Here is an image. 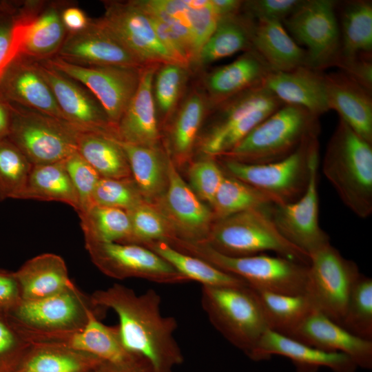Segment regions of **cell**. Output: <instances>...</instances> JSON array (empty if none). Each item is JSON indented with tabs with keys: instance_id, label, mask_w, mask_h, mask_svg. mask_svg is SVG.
<instances>
[{
	"instance_id": "obj_2",
	"label": "cell",
	"mask_w": 372,
	"mask_h": 372,
	"mask_svg": "<svg viewBox=\"0 0 372 372\" xmlns=\"http://www.w3.org/2000/svg\"><path fill=\"white\" fill-rule=\"evenodd\" d=\"M322 172L357 216L372 214V143L340 118L322 161Z\"/></svg>"
},
{
	"instance_id": "obj_1",
	"label": "cell",
	"mask_w": 372,
	"mask_h": 372,
	"mask_svg": "<svg viewBox=\"0 0 372 372\" xmlns=\"http://www.w3.org/2000/svg\"><path fill=\"white\" fill-rule=\"evenodd\" d=\"M90 296L95 305L116 313L123 347L151 372H173L183 362L184 356L174 337L177 322L173 317L162 315L161 298L155 290L138 295L116 283L95 291Z\"/></svg>"
},
{
	"instance_id": "obj_36",
	"label": "cell",
	"mask_w": 372,
	"mask_h": 372,
	"mask_svg": "<svg viewBox=\"0 0 372 372\" xmlns=\"http://www.w3.org/2000/svg\"><path fill=\"white\" fill-rule=\"evenodd\" d=\"M143 246L161 256L190 281L198 282L202 286L220 287L247 284L241 278L224 272L198 257L181 252L166 242L153 241Z\"/></svg>"
},
{
	"instance_id": "obj_9",
	"label": "cell",
	"mask_w": 372,
	"mask_h": 372,
	"mask_svg": "<svg viewBox=\"0 0 372 372\" xmlns=\"http://www.w3.org/2000/svg\"><path fill=\"white\" fill-rule=\"evenodd\" d=\"M10 105L11 122L7 138L32 165L63 161L77 152L79 131L68 122Z\"/></svg>"
},
{
	"instance_id": "obj_45",
	"label": "cell",
	"mask_w": 372,
	"mask_h": 372,
	"mask_svg": "<svg viewBox=\"0 0 372 372\" xmlns=\"http://www.w3.org/2000/svg\"><path fill=\"white\" fill-rule=\"evenodd\" d=\"M145 201L132 178L99 179L93 194L94 205L128 211Z\"/></svg>"
},
{
	"instance_id": "obj_48",
	"label": "cell",
	"mask_w": 372,
	"mask_h": 372,
	"mask_svg": "<svg viewBox=\"0 0 372 372\" xmlns=\"http://www.w3.org/2000/svg\"><path fill=\"white\" fill-rule=\"evenodd\" d=\"M187 1L189 28L196 60L201 48L214 31L220 17L211 0H187Z\"/></svg>"
},
{
	"instance_id": "obj_19",
	"label": "cell",
	"mask_w": 372,
	"mask_h": 372,
	"mask_svg": "<svg viewBox=\"0 0 372 372\" xmlns=\"http://www.w3.org/2000/svg\"><path fill=\"white\" fill-rule=\"evenodd\" d=\"M36 61L69 124L79 132H98L117 138L115 127L100 103L86 87L54 68L46 60Z\"/></svg>"
},
{
	"instance_id": "obj_30",
	"label": "cell",
	"mask_w": 372,
	"mask_h": 372,
	"mask_svg": "<svg viewBox=\"0 0 372 372\" xmlns=\"http://www.w3.org/2000/svg\"><path fill=\"white\" fill-rule=\"evenodd\" d=\"M120 141L132 178L144 200L155 203L165 193L168 183L169 153L158 146L134 145Z\"/></svg>"
},
{
	"instance_id": "obj_40",
	"label": "cell",
	"mask_w": 372,
	"mask_h": 372,
	"mask_svg": "<svg viewBox=\"0 0 372 372\" xmlns=\"http://www.w3.org/2000/svg\"><path fill=\"white\" fill-rule=\"evenodd\" d=\"M190 69L175 62L161 64L156 68L153 79V96L158 120L163 123L169 121L177 110Z\"/></svg>"
},
{
	"instance_id": "obj_28",
	"label": "cell",
	"mask_w": 372,
	"mask_h": 372,
	"mask_svg": "<svg viewBox=\"0 0 372 372\" xmlns=\"http://www.w3.org/2000/svg\"><path fill=\"white\" fill-rule=\"evenodd\" d=\"M251 48L271 71L288 72L309 67L306 50L296 42L280 21H254Z\"/></svg>"
},
{
	"instance_id": "obj_46",
	"label": "cell",
	"mask_w": 372,
	"mask_h": 372,
	"mask_svg": "<svg viewBox=\"0 0 372 372\" xmlns=\"http://www.w3.org/2000/svg\"><path fill=\"white\" fill-rule=\"evenodd\" d=\"M63 163L78 197L77 213H83L94 205L93 194L101 176L77 152Z\"/></svg>"
},
{
	"instance_id": "obj_39",
	"label": "cell",
	"mask_w": 372,
	"mask_h": 372,
	"mask_svg": "<svg viewBox=\"0 0 372 372\" xmlns=\"http://www.w3.org/2000/svg\"><path fill=\"white\" fill-rule=\"evenodd\" d=\"M274 205L265 194L234 177L225 174L212 202L215 220L252 209Z\"/></svg>"
},
{
	"instance_id": "obj_13",
	"label": "cell",
	"mask_w": 372,
	"mask_h": 372,
	"mask_svg": "<svg viewBox=\"0 0 372 372\" xmlns=\"http://www.w3.org/2000/svg\"><path fill=\"white\" fill-rule=\"evenodd\" d=\"M92 311L105 314L91 296L74 285L56 294L35 300H21L7 311L19 325L40 331H69L83 328Z\"/></svg>"
},
{
	"instance_id": "obj_20",
	"label": "cell",
	"mask_w": 372,
	"mask_h": 372,
	"mask_svg": "<svg viewBox=\"0 0 372 372\" xmlns=\"http://www.w3.org/2000/svg\"><path fill=\"white\" fill-rule=\"evenodd\" d=\"M0 96L10 104L66 121L36 59L18 54L8 63L0 75Z\"/></svg>"
},
{
	"instance_id": "obj_10",
	"label": "cell",
	"mask_w": 372,
	"mask_h": 372,
	"mask_svg": "<svg viewBox=\"0 0 372 372\" xmlns=\"http://www.w3.org/2000/svg\"><path fill=\"white\" fill-rule=\"evenodd\" d=\"M305 294L314 309L341 324L351 291L361 274L358 265L331 243L309 255Z\"/></svg>"
},
{
	"instance_id": "obj_27",
	"label": "cell",
	"mask_w": 372,
	"mask_h": 372,
	"mask_svg": "<svg viewBox=\"0 0 372 372\" xmlns=\"http://www.w3.org/2000/svg\"><path fill=\"white\" fill-rule=\"evenodd\" d=\"M263 85L283 104L302 107L318 117L330 110L322 71L307 66L271 71Z\"/></svg>"
},
{
	"instance_id": "obj_24",
	"label": "cell",
	"mask_w": 372,
	"mask_h": 372,
	"mask_svg": "<svg viewBox=\"0 0 372 372\" xmlns=\"http://www.w3.org/2000/svg\"><path fill=\"white\" fill-rule=\"evenodd\" d=\"M158 65L143 68L138 87L116 127L121 141L158 145L161 134L153 96V79Z\"/></svg>"
},
{
	"instance_id": "obj_29",
	"label": "cell",
	"mask_w": 372,
	"mask_h": 372,
	"mask_svg": "<svg viewBox=\"0 0 372 372\" xmlns=\"http://www.w3.org/2000/svg\"><path fill=\"white\" fill-rule=\"evenodd\" d=\"M14 273L20 288L21 300L48 297L74 285L69 278L64 260L51 253L29 259Z\"/></svg>"
},
{
	"instance_id": "obj_34",
	"label": "cell",
	"mask_w": 372,
	"mask_h": 372,
	"mask_svg": "<svg viewBox=\"0 0 372 372\" xmlns=\"http://www.w3.org/2000/svg\"><path fill=\"white\" fill-rule=\"evenodd\" d=\"M338 18L341 47L340 56L372 54V3L353 0L342 3Z\"/></svg>"
},
{
	"instance_id": "obj_15",
	"label": "cell",
	"mask_w": 372,
	"mask_h": 372,
	"mask_svg": "<svg viewBox=\"0 0 372 372\" xmlns=\"http://www.w3.org/2000/svg\"><path fill=\"white\" fill-rule=\"evenodd\" d=\"M318 165L319 143L311 152L309 181L303 194L294 202L270 207L280 233L309 256L330 243L329 236L319 224Z\"/></svg>"
},
{
	"instance_id": "obj_54",
	"label": "cell",
	"mask_w": 372,
	"mask_h": 372,
	"mask_svg": "<svg viewBox=\"0 0 372 372\" xmlns=\"http://www.w3.org/2000/svg\"><path fill=\"white\" fill-rule=\"evenodd\" d=\"M61 19L68 33H75L85 29L91 21L81 9L75 6L64 7Z\"/></svg>"
},
{
	"instance_id": "obj_52",
	"label": "cell",
	"mask_w": 372,
	"mask_h": 372,
	"mask_svg": "<svg viewBox=\"0 0 372 372\" xmlns=\"http://www.w3.org/2000/svg\"><path fill=\"white\" fill-rule=\"evenodd\" d=\"M335 66L340 68L342 72L372 91L371 54L350 57L340 56Z\"/></svg>"
},
{
	"instance_id": "obj_26",
	"label": "cell",
	"mask_w": 372,
	"mask_h": 372,
	"mask_svg": "<svg viewBox=\"0 0 372 372\" xmlns=\"http://www.w3.org/2000/svg\"><path fill=\"white\" fill-rule=\"evenodd\" d=\"M271 72L265 61L251 49L207 73L203 84L210 110L236 94L262 85Z\"/></svg>"
},
{
	"instance_id": "obj_33",
	"label": "cell",
	"mask_w": 372,
	"mask_h": 372,
	"mask_svg": "<svg viewBox=\"0 0 372 372\" xmlns=\"http://www.w3.org/2000/svg\"><path fill=\"white\" fill-rule=\"evenodd\" d=\"M77 152L102 178H132L125 152L115 136L98 132H79Z\"/></svg>"
},
{
	"instance_id": "obj_41",
	"label": "cell",
	"mask_w": 372,
	"mask_h": 372,
	"mask_svg": "<svg viewBox=\"0 0 372 372\" xmlns=\"http://www.w3.org/2000/svg\"><path fill=\"white\" fill-rule=\"evenodd\" d=\"M101 362L91 355L67 349L32 347L17 372H83Z\"/></svg>"
},
{
	"instance_id": "obj_31",
	"label": "cell",
	"mask_w": 372,
	"mask_h": 372,
	"mask_svg": "<svg viewBox=\"0 0 372 372\" xmlns=\"http://www.w3.org/2000/svg\"><path fill=\"white\" fill-rule=\"evenodd\" d=\"M254 21L241 11L220 18L201 48L194 65L203 68L238 52L251 50Z\"/></svg>"
},
{
	"instance_id": "obj_5",
	"label": "cell",
	"mask_w": 372,
	"mask_h": 372,
	"mask_svg": "<svg viewBox=\"0 0 372 372\" xmlns=\"http://www.w3.org/2000/svg\"><path fill=\"white\" fill-rule=\"evenodd\" d=\"M271 206L216 220L203 242L229 256L243 257L273 251L309 265V256L290 243L277 229L271 216Z\"/></svg>"
},
{
	"instance_id": "obj_17",
	"label": "cell",
	"mask_w": 372,
	"mask_h": 372,
	"mask_svg": "<svg viewBox=\"0 0 372 372\" xmlns=\"http://www.w3.org/2000/svg\"><path fill=\"white\" fill-rule=\"evenodd\" d=\"M98 23L144 66L177 63L158 38L148 15L133 1L104 2Z\"/></svg>"
},
{
	"instance_id": "obj_22",
	"label": "cell",
	"mask_w": 372,
	"mask_h": 372,
	"mask_svg": "<svg viewBox=\"0 0 372 372\" xmlns=\"http://www.w3.org/2000/svg\"><path fill=\"white\" fill-rule=\"evenodd\" d=\"M273 355L289 359L296 372H317L321 367L333 372H355L358 369L344 353L324 351L268 329L247 356L252 360L260 361Z\"/></svg>"
},
{
	"instance_id": "obj_4",
	"label": "cell",
	"mask_w": 372,
	"mask_h": 372,
	"mask_svg": "<svg viewBox=\"0 0 372 372\" xmlns=\"http://www.w3.org/2000/svg\"><path fill=\"white\" fill-rule=\"evenodd\" d=\"M319 118L302 107L284 104L231 149L217 157L247 164L280 161L307 138L319 134Z\"/></svg>"
},
{
	"instance_id": "obj_53",
	"label": "cell",
	"mask_w": 372,
	"mask_h": 372,
	"mask_svg": "<svg viewBox=\"0 0 372 372\" xmlns=\"http://www.w3.org/2000/svg\"><path fill=\"white\" fill-rule=\"evenodd\" d=\"M21 300L14 272L0 269V311L7 312Z\"/></svg>"
},
{
	"instance_id": "obj_12",
	"label": "cell",
	"mask_w": 372,
	"mask_h": 372,
	"mask_svg": "<svg viewBox=\"0 0 372 372\" xmlns=\"http://www.w3.org/2000/svg\"><path fill=\"white\" fill-rule=\"evenodd\" d=\"M85 246L94 265L112 278H136L172 285L190 281L161 256L143 245L85 242Z\"/></svg>"
},
{
	"instance_id": "obj_25",
	"label": "cell",
	"mask_w": 372,
	"mask_h": 372,
	"mask_svg": "<svg viewBox=\"0 0 372 372\" xmlns=\"http://www.w3.org/2000/svg\"><path fill=\"white\" fill-rule=\"evenodd\" d=\"M324 79L329 110L372 143L371 91L342 71L324 73Z\"/></svg>"
},
{
	"instance_id": "obj_51",
	"label": "cell",
	"mask_w": 372,
	"mask_h": 372,
	"mask_svg": "<svg viewBox=\"0 0 372 372\" xmlns=\"http://www.w3.org/2000/svg\"><path fill=\"white\" fill-rule=\"evenodd\" d=\"M17 6L0 3V75L12 60Z\"/></svg>"
},
{
	"instance_id": "obj_32",
	"label": "cell",
	"mask_w": 372,
	"mask_h": 372,
	"mask_svg": "<svg viewBox=\"0 0 372 372\" xmlns=\"http://www.w3.org/2000/svg\"><path fill=\"white\" fill-rule=\"evenodd\" d=\"M209 110L207 99L198 88L192 89L180 103L171 119L169 141V148L178 163L190 156L203 121Z\"/></svg>"
},
{
	"instance_id": "obj_50",
	"label": "cell",
	"mask_w": 372,
	"mask_h": 372,
	"mask_svg": "<svg viewBox=\"0 0 372 372\" xmlns=\"http://www.w3.org/2000/svg\"><path fill=\"white\" fill-rule=\"evenodd\" d=\"M302 0L242 1L240 11L254 21L268 20L282 23Z\"/></svg>"
},
{
	"instance_id": "obj_44",
	"label": "cell",
	"mask_w": 372,
	"mask_h": 372,
	"mask_svg": "<svg viewBox=\"0 0 372 372\" xmlns=\"http://www.w3.org/2000/svg\"><path fill=\"white\" fill-rule=\"evenodd\" d=\"M126 211L131 224L130 244L143 245L153 241L168 242L176 238L170 225L153 203L144 201Z\"/></svg>"
},
{
	"instance_id": "obj_18",
	"label": "cell",
	"mask_w": 372,
	"mask_h": 372,
	"mask_svg": "<svg viewBox=\"0 0 372 372\" xmlns=\"http://www.w3.org/2000/svg\"><path fill=\"white\" fill-rule=\"evenodd\" d=\"M167 176L165 193L153 204L166 218L176 238L205 240L215 221L212 210L186 184L169 156Z\"/></svg>"
},
{
	"instance_id": "obj_43",
	"label": "cell",
	"mask_w": 372,
	"mask_h": 372,
	"mask_svg": "<svg viewBox=\"0 0 372 372\" xmlns=\"http://www.w3.org/2000/svg\"><path fill=\"white\" fill-rule=\"evenodd\" d=\"M351 333L372 341V279L360 274L351 291L341 322Z\"/></svg>"
},
{
	"instance_id": "obj_37",
	"label": "cell",
	"mask_w": 372,
	"mask_h": 372,
	"mask_svg": "<svg viewBox=\"0 0 372 372\" xmlns=\"http://www.w3.org/2000/svg\"><path fill=\"white\" fill-rule=\"evenodd\" d=\"M255 291L262 307L268 328L285 335L290 336L315 310L305 293L289 295Z\"/></svg>"
},
{
	"instance_id": "obj_6",
	"label": "cell",
	"mask_w": 372,
	"mask_h": 372,
	"mask_svg": "<svg viewBox=\"0 0 372 372\" xmlns=\"http://www.w3.org/2000/svg\"><path fill=\"white\" fill-rule=\"evenodd\" d=\"M201 304L216 329L247 355L269 329L258 294L247 284L202 286Z\"/></svg>"
},
{
	"instance_id": "obj_3",
	"label": "cell",
	"mask_w": 372,
	"mask_h": 372,
	"mask_svg": "<svg viewBox=\"0 0 372 372\" xmlns=\"http://www.w3.org/2000/svg\"><path fill=\"white\" fill-rule=\"evenodd\" d=\"M174 249L205 260L218 269L243 280L256 291L289 295L305 293L308 266L283 256L260 254L234 257L217 251L203 241L174 238Z\"/></svg>"
},
{
	"instance_id": "obj_56",
	"label": "cell",
	"mask_w": 372,
	"mask_h": 372,
	"mask_svg": "<svg viewBox=\"0 0 372 372\" xmlns=\"http://www.w3.org/2000/svg\"><path fill=\"white\" fill-rule=\"evenodd\" d=\"M11 122V107L0 96V139L8 137Z\"/></svg>"
},
{
	"instance_id": "obj_23",
	"label": "cell",
	"mask_w": 372,
	"mask_h": 372,
	"mask_svg": "<svg viewBox=\"0 0 372 372\" xmlns=\"http://www.w3.org/2000/svg\"><path fill=\"white\" fill-rule=\"evenodd\" d=\"M290 337L316 348L349 356L358 367L372 369V341L361 338L313 310Z\"/></svg>"
},
{
	"instance_id": "obj_7",
	"label": "cell",
	"mask_w": 372,
	"mask_h": 372,
	"mask_svg": "<svg viewBox=\"0 0 372 372\" xmlns=\"http://www.w3.org/2000/svg\"><path fill=\"white\" fill-rule=\"evenodd\" d=\"M283 105L263 84L225 100L211 109L214 122L201 150L211 157L229 151Z\"/></svg>"
},
{
	"instance_id": "obj_38",
	"label": "cell",
	"mask_w": 372,
	"mask_h": 372,
	"mask_svg": "<svg viewBox=\"0 0 372 372\" xmlns=\"http://www.w3.org/2000/svg\"><path fill=\"white\" fill-rule=\"evenodd\" d=\"M79 216L85 242L130 244L131 224L125 210L94 205Z\"/></svg>"
},
{
	"instance_id": "obj_14",
	"label": "cell",
	"mask_w": 372,
	"mask_h": 372,
	"mask_svg": "<svg viewBox=\"0 0 372 372\" xmlns=\"http://www.w3.org/2000/svg\"><path fill=\"white\" fill-rule=\"evenodd\" d=\"M45 60L86 87L100 103L115 128L138 87L143 68L80 65L56 56Z\"/></svg>"
},
{
	"instance_id": "obj_8",
	"label": "cell",
	"mask_w": 372,
	"mask_h": 372,
	"mask_svg": "<svg viewBox=\"0 0 372 372\" xmlns=\"http://www.w3.org/2000/svg\"><path fill=\"white\" fill-rule=\"evenodd\" d=\"M318 135L309 137L292 154L280 161L247 164L220 158L221 168L225 174L265 194L274 205L294 202L307 188L311 155L319 143Z\"/></svg>"
},
{
	"instance_id": "obj_42",
	"label": "cell",
	"mask_w": 372,
	"mask_h": 372,
	"mask_svg": "<svg viewBox=\"0 0 372 372\" xmlns=\"http://www.w3.org/2000/svg\"><path fill=\"white\" fill-rule=\"evenodd\" d=\"M32 166L8 138L0 139V201L23 199Z\"/></svg>"
},
{
	"instance_id": "obj_21",
	"label": "cell",
	"mask_w": 372,
	"mask_h": 372,
	"mask_svg": "<svg viewBox=\"0 0 372 372\" xmlns=\"http://www.w3.org/2000/svg\"><path fill=\"white\" fill-rule=\"evenodd\" d=\"M54 56L80 65L145 67L96 19L78 32L68 33Z\"/></svg>"
},
{
	"instance_id": "obj_55",
	"label": "cell",
	"mask_w": 372,
	"mask_h": 372,
	"mask_svg": "<svg viewBox=\"0 0 372 372\" xmlns=\"http://www.w3.org/2000/svg\"><path fill=\"white\" fill-rule=\"evenodd\" d=\"M220 18L236 14L240 11L242 1L240 0H211Z\"/></svg>"
},
{
	"instance_id": "obj_16",
	"label": "cell",
	"mask_w": 372,
	"mask_h": 372,
	"mask_svg": "<svg viewBox=\"0 0 372 372\" xmlns=\"http://www.w3.org/2000/svg\"><path fill=\"white\" fill-rule=\"evenodd\" d=\"M63 3L28 1L17 6L12 59L22 54L37 60L54 56L68 34L61 19Z\"/></svg>"
},
{
	"instance_id": "obj_49",
	"label": "cell",
	"mask_w": 372,
	"mask_h": 372,
	"mask_svg": "<svg viewBox=\"0 0 372 372\" xmlns=\"http://www.w3.org/2000/svg\"><path fill=\"white\" fill-rule=\"evenodd\" d=\"M225 176L223 169L210 158L194 163L188 170L189 181L196 193L210 205Z\"/></svg>"
},
{
	"instance_id": "obj_11",
	"label": "cell",
	"mask_w": 372,
	"mask_h": 372,
	"mask_svg": "<svg viewBox=\"0 0 372 372\" xmlns=\"http://www.w3.org/2000/svg\"><path fill=\"white\" fill-rule=\"evenodd\" d=\"M337 1L303 0L282 21L290 36L304 46L309 67L322 71L334 66L341 47Z\"/></svg>"
},
{
	"instance_id": "obj_47",
	"label": "cell",
	"mask_w": 372,
	"mask_h": 372,
	"mask_svg": "<svg viewBox=\"0 0 372 372\" xmlns=\"http://www.w3.org/2000/svg\"><path fill=\"white\" fill-rule=\"evenodd\" d=\"M7 312L0 311V372H10L14 361L32 349Z\"/></svg>"
},
{
	"instance_id": "obj_35",
	"label": "cell",
	"mask_w": 372,
	"mask_h": 372,
	"mask_svg": "<svg viewBox=\"0 0 372 372\" xmlns=\"http://www.w3.org/2000/svg\"><path fill=\"white\" fill-rule=\"evenodd\" d=\"M63 161L32 165L23 199L61 202L78 211V197Z\"/></svg>"
},
{
	"instance_id": "obj_57",
	"label": "cell",
	"mask_w": 372,
	"mask_h": 372,
	"mask_svg": "<svg viewBox=\"0 0 372 372\" xmlns=\"http://www.w3.org/2000/svg\"><path fill=\"white\" fill-rule=\"evenodd\" d=\"M98 366L99 372H142L139 371L114 366L103 362H101Z\"/></svg>"
}]
</instances>
